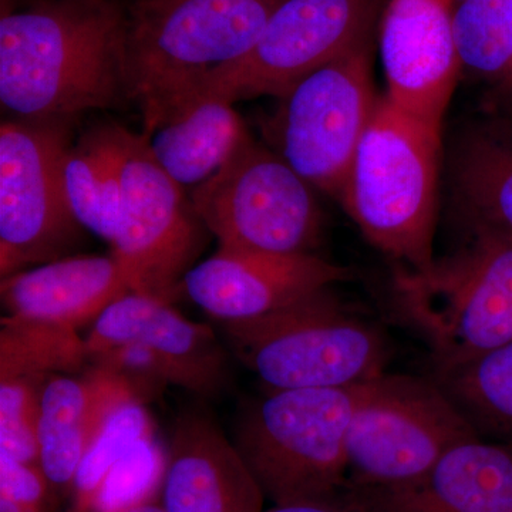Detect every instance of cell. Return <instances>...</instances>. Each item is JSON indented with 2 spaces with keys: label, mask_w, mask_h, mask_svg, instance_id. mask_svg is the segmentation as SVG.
Returning <instances> with one entry per match:
<instances>
[{
  "label": "cell",
  "mask_w": 512,
  "mask_h": 512,
  "mask_svg": "<svg viewBox=\"0 0 512 512\" xmlns=\"http://www.w3.org/2000/svg\"><path fill=\"white\" fill-rule=\"evenodd\" d=\"M476 437L433 377L384 373L369 383L350 423L349 487L412 483L451 448Z\"/></svg>",
  "instance_id": "obj_8"
},
{
  "label": "cell",
  "mask_w": 512,
  "mask_h": 512,
  "mask_svg": "<svg viewBox=\"0 0 512 512\" xmlns=\"http://www.w3.org/2000/svg\"><path fill=\"white\" fill-rule=\"evenodd\" d=\"M503 87H504V89H507L508 92H510V93L512 92V77L510 80H508L507 83L504 84Z\"/></svg>",
  "instance_id": "obj_33"
},
{
  "label": "cell",
  "mask_w": 512,
  "mask_h": 512,
  "mask_svg": "<svg viewBox=\"0 0 512 512\" xmlns=\"http://www.w3.org/2000/svg\"><path fill=\"white\" fill-rule=\"evenodd\" d=\"M348 279V268L315 254L275 255L220 248L185 274L183 289L215 319L242 320L274 312Z\"/></svg>",
  "instance_id": "obj_15"
},
{
  "label": "cell",
  "mask_w": 512,
  "mask_h": 512,
  "mask_svg": "<svg viewBox=\"0 0 512 512\" xmlns=\"http://www.w3.org/2000/svg\"><path fill=\"white\" fill-rule=\"evenodd\" d=\"M124 512H165L163 505L158 503V500L148 501V503H144L141 505H137V507L130 508V510Z\"/></svg>",
  "instance_id": "obj_32"
},
{
  "label": "cell",
  "mask_w": 512,
  "mask_h": 512,
  "mask_svg": "<svg viewBox=\"0 0 512 512\" xmlns=\"http://www.w3.org/2000/svg\"><path fill=\"white\" fill-rule=\"evenodd\" d=\"M231 101L200 97L150 138L151 153L175 183L200 185L227 163L249 136Z\"/></svg>",
  "instance_id": "obj_20"
},
{
  "label": "cell",
  "mask_w": 512,
  "mask_h": 512,
  "mask_svg": "<svg viewBox=\"0 0 512 512\" xmlns=\"http://www.w3.org/2000/svg\"><path fill=\"white\" fill-rule=\"evenodd\" d=\"M454 39L461 69L504 86L512 77V0H461Z\"/></svg>",
  "instance_id": "obj_25"
},
{
  "label": "cell",
  "mask_w": 512,
  "mask_h": 512,
  "mask_svg": "<svg viewBox=\"0 0 512 512\" xmlns=\"http://www.w3.org/2000/svg\"><path fill=\"white\" fill-rule=\"evenodd\" d=\"M268 124L276 153L316 190L339 198L379 103L370 36L282 96Z\"/></svg>",
  "instance_id": "obj_9"
},
{
  "label": "cell",
  "mask_w": 512,
  "mask_h": 512,
  "mask_svg": "<svg viewBox=\"0 0 512 512\" xmlns=\"http://www.w3.org/2000/svg\"><path fill=\"white\" fill-rule=\"evenodd\" d=\"M84 342L89 357L140 343L160 360L171 384L205 399L220 397L231 383L227 350L211 326L191 322L153 296H123L94 322Z\"/></svg>",
  "instance_id": "obj_14"
},
{
  "label": "cell",
  "mask_w": 512,
  "mask_h": 512,
  "mask_svg": "<svg viewBox=\"0 0 512 512\" xmlns=\"http://www.w3.org/2000/svg\"><path fill=\"white\" fill-rule=\"evenodd\" d=\"M89 362L77 329L6 316L0 329V382L80 372Z\"/></svg>",
  "instance_id": "obj_24"
},
{
  "label": "cell",
  "mask_w": 512,
  "mask_h": 512,
  "mask_svg": "<svg viewBox=\"0 0 512 512\" xmlns=\"http://www.w3.org/2000/svg\"><path fill=\"white\" fill-rule=\"evenodd\" d=\"M66 121H3L0 127V272L66 258L83 237L63 185Z\"/></svg>",
  "instance_id": "obj_10"
},
{
  "label": "cell",
  "mask_w": 512,
  "mask_h": 512,
  "mask_svg": "<svg viewBox=\"0 0 512 512\" xmlns=\"http://www.w3.org/2000/svg\"><path fill=\"white\" fill-rule=\"evenodd\" d=\"M40 377L0 382V451L23 463L40 464Z\"/></svg>",
  "instance_id": "obj_28"
},
{
  "label": "cell",
  "mask_w": 512,
  "mask_h": 512,
  "mask_svg": "<svg viewBox=\"0 0 512 512\" xmlns=\"http://www.w3.org/2000/svg\"><path fill=\"white\" fill-rule=\"evenodd\" d=\"M123 131L107 126L84 134L67 147L62 164L64 191L74 217L110 244L119 221Z\"/></svg>",
  "instance_id": "obj_22"
},
{
  "label": "cell",
  "mask_w": 512,
  "mask_h": 512,
  "mask_svg": "<svg viewBox=\"0 0 512 512\" xmlns=\"http://www.w3.org/2000/svg\"><path fill=\"white\" fill-rule=\"evenodd\" d=\"M284 0H133L126 8L130 99L146 136L200 99L217 67L254 47Z\"/></svg>",
  "instance_id": "obj_2"
},
{
  "label": "cell",
  "mask_w": 512,
  "mask_h": 512,
  "mask_svg": "<svg viewBox=\"0 0 512 512\" xmlns=\"http://www.w3.org/2000/svg\"><path fill=\"white\" fill-rule=\"evenodd\" d=\"M431 377L481 439L512 446V342Z\"/></svg>",
  "instance_id": "obj_23"
},
{
  "label": "cell",
  "mask_w": 512,
  "mask_h": 512,
  "mask_svg": "<svg viewBox=\"0 0 512 512\" xmlns=\"http://www.w3.org/2000/svg\"><path fill=\"white\" fill-rule=\"evenodd\" d=\"M93 366L109 370L126 384L138 403L157 399L171 384L160 360L140 343H124L90 356Z\"/></svg>",
  "instance_id": "obj_29"
},
{
  "label": "cell",
  "mask_w": 512,
  "mask_h": 512,
  "mask_svg": "<svg viewBox=\"0 0 512 512\" xmlns=\"http://www.w3.org/2000/svg\"><path fill=\"white\" fill-rule=\"evenodd\" d=\"M376 10L377 0H284L247 55L208 74L200 97L281 99L370 36Z\"/></svg>",
  "instance_id": "obj_12"
},
{
  "label": "cell",
  "mask_w": 512,
  "mask_h": 512,
  "mask_svg": "<svg viewBox=\"0 0 512 512\" xmlns=\"http://www.w3.org/2000/svg\"><path fill=\"white\" fill-rule=\"evenodd\" d=\"M512 93V92H511Z\"/></svg>",
  "instance_id": "obj_34"
},
{
  "label": "cell",
  "mask_w": 512,
  "mask_h": 512,
  "mask_svg": "<svg viewBox=\"0 0 512 512\" xmlns=\"http://www.w3.org/2000/svg\"><path fill=\"white\" fill-rule=\"evenodd\" d=\"M370 382L269 390L242 410L231 440L266 500L303 503L348 490L350 423Z\"/></svg>",
  "instance_id": "obj_4"
},
{
  "label": "cell",
  "mask_w": 512,
  "mask_h": 512,
  "mask_svg": "<svg viewBox=\"0 0 512 512\" xmlns=\"http://www.w3.org/2000/svg\"><path fill=\"white\" fill-rule=\"evenodd\" d=\"M264 512H367L365 504L353 488L325 500L303 501L285 505H274Z\"/></svg>",
  "instance_id": "obj_31"
},
{
  "label": "cell",
  "mask_w": 512,
  "mask_h": 512,
  "mask_svg": "<svg viewBox=\"0 0 512 512\" xmlns=\"http://www.w3.org/2000/svg\"><path fill=\"white\" fill-rule=\"evenodd\" d=\"M0 101L22 119L66 123L131 101L126 8L117 0H33L3 13Z\"/></svg>",
  "instance_id": "obj_1"
},
{
  "label": "cell",
  "mask_w": 512,
  "mask_h": 512,
  "mask_svg": "<svg viewBox=\"0 0 512 512\" xmlns=\"http://www.w3.org/2000/svg\"><path fill=\"white\" fill-rule=\"evenodd\" d=\"M400 311L429 343L434 370L512 342V238L470 231L466 247L426 272L396 275Z\"/></svg>",
  "instance_id": "obj_6"
},
{
  "label": "cell",
  "mask_w": 512,
  "mask_h": 512,
  "mask_svg": "<svg viewBox=\"0 0 512 512\" xmlns=\"http://www.w3.org/2000/svg\"><path fill=\"white\" fill-rule=\"evenodd\" d=\"M195 214L220 248L261 254H313L322 211L313 187L251 134L191 195Z\"/></svg>",
  "instance_id": "obj_7"
},
{
  "label": "cell",
  "mask_w": 512,
  "mask_h": 512,
  "mask_svg": "<svg viewBox=\"0 0 512 512\" xmlns=\"http://www.w3.org/2000/svg\"><path fill=\"white\" fill-rule=\"evenodd\" d=\"M456 0H390L380 29L387 99L441 134L461 70Z\"/></svg>",
  "instance_id": "obj_13"
},
{
  "label": "cell",
  "mask_w": 512,
  "mask_h": 512,
  "mask_svg": "<svg viewBox=\"0 0 512 512\" xmlns=\"http://www.w3.org/2000/svg\"><path fill=\"white\" fill-rule=\"evenodd\" d=\"M137 402L109 370L90 367L82 377L53 375L40 387L39 463L57 497L70 498L74 478L111 414Z\"/></svg>",
  "instance_id": "obj_18"
},
{
  "label": "cell",
  "mask_w": 512,
  "mask_h": 512,
  "mask_svg": "<svg viewBox=\"0 0 512 512\" xmlns=\"http://www.w3.org/2000/svg\"><path fill=\"white\" fill-rule=\"evenodd\" d=\"M151 436H156V433L146 404L128 402L111 414L106 426L100 431L80 464L74 478L67 512H90L94 495L110 468L137 441Z\"/></svg>",
  "instance_id": "obj_26"
},
{
  "label": "cell",
  "mask_w": 512,
  "mask_h": 512,
  "mask_svg": "<svg viewBox=\"0 0 512 512\" xmlns=\"http://www.w3.org/2000/svg\"><path fill=\"white\" fill-rule=\"evenodd\" d=\"M441 134L379 99L338 200L402 271L434 265Z\"/></svg>",
  "instance_id": "obj_3"
},
{
  "label": "cell",
  "mask_w": 512,
  "mask_h": 512,
  "mask_svg": "<svg viewBox=\"0 0 512 512\" xmlns=\"http://www.w3.org/2000/svg\"><path fill=\"white\" fill-rule=\"evenodd\" d=\"M350 488L367 512H512V446L476 437L412 483Z\"/></svg>",
  "instance_id": "obj_17"
},
{
  "label": "cell",
  "mask_w": 512,
  "mask_h": 512,
  "mask_svg": "<svg viewBox=\"0 0 512 512\" xmlns=\"http://www.w3.org/2000/svg\"><path fill=\"white\" fill-rule=\"evenodd\" d=\"M454 181L468 232L512 238V119L487 121L466 136Z\"/></svg>",
  "instance_id": "obj_21"
},
{
  "label": "cell",
  "mask_w": 512,
  "mask_h": 512,
  "mask_svg": "<svg viewBox=\"0 0 512 512\" xmlns=\"http://www.w3.org/2000/svg\"><path fill=\"white\" fill-rule=\"evenodd\" d=\"M220 322L232 355L269 390L367 383L384 375L389 357L382 333L329 288L258 318Z\"/></svg>",
  "instance_id": "obj_5"
},
{
  "label": "cell",
  "mask_w": 512,
  "mask_h": 512,
  "mask_svg": "<svg viewBox=\"0 0 512 512\" xmlns=\"http://www.w3.org/2000/svg\"><path fill=\"white\" fill-rule=\"evenodd\" d=\"M197 221L181 185L151 153L150 137L124 130L119 221L110 245L131 292L171 302L197 254Z\"/></svg>",
  "instance_id": "obj_11"
},
{
  "label": "cell",
  "mask_w": 512,
  "mask_h": 512,
  "mask_svg": "<svg viewBox=\"0 0 512 512\" xmlns=\"http://www.w3.org/2000/svg\"><path fill=\"white\" fill-rule=\"evenodd\" d=\"M266 498L227 434L207 413L178 417L161 488L165 512H264Z\"/></svg>",
  "instance_id": "obj_16"
},
{
  "label": "cell",
  "mask_w": 512,
  "mask_h": 512,
  "mask_svg": "<svg viewBox=\"0 0 512 512\" xmlns=\"http://www.w3.org/2000/svg\"><path fill=\"white\" fill-rule=\"evenodd\" d=\"M131 293L113 255L66 256L32 271L2 278L0 295L8 316L79 329L94 323L114 302Z\"/></svg>",
  "instance_id": "obj_19"
},
{
  "label": "cell",
  "mask_w": 512,
  "mask_h": 512,
  "mask_svg": "<svg viewBox=\"0 0 512 512\" xmlns=\"http://www.w3.org/2000/svg\"><path fill=\"white\" fill-rule=\"evenodd\" d=\"M167 461L168 450L156 436L137 441L104 477L90 512H124L157 500Z\"/></svg>",
  "instance_id": "obj_27"
},
{
  "label": "cell",
  "mask_w": 512,
  "mask_h": 512,
  "mask_svg": "<svg viewBox=\"0 0 512 512\" xmlns=\"http://www.w3.org/2000/svg\"><path fill=\"white\" fill-rule=\"evenodd\" d=\"M0 497L32 512H56L60 498L40 464L23 463L0 451Z\"/></svg>",
  "instance_id": "obj_30"
}]
</instances>
